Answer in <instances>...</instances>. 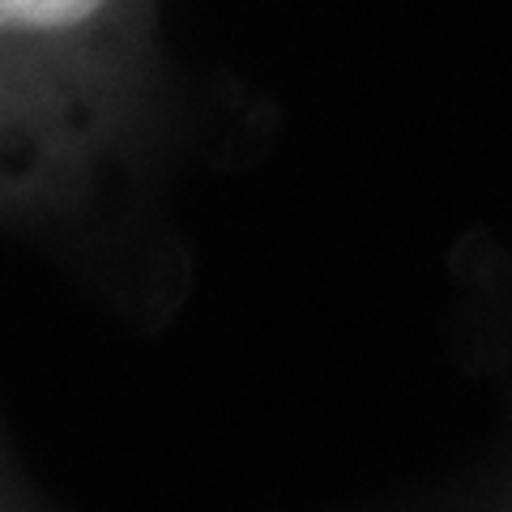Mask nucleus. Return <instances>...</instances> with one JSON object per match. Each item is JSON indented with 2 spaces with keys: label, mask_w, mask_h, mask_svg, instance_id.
<instances>
[{
  "label": "nucleus",
  "mask_w": 512,
  "mask_h": 512,
  "mask_svg": "<svg viewBox=\"0 0 512 512\" xmlns=\"http://www.w3.org/2000/svg\"><path fill=\"white\" fill-rule=\"evenodd\" d=\"M9 39H18V35H9V30H0V43H9Z\"/></svg>",
  "instance_id": "2"
},
{
  "label": "nucleus",
  "mask_w": 512,
  "mask_h": 512,
  "mask_svg": "<svg viewBox=\"0 0 512 512\" xmlns=\"http://www.w3.org/2000/svg\"><path fill=\"white\" fill-rule=\"evenodd\" d=\"M111 0H0V30L18 39H52L90 26Z\"/></svg>",
  "instance_id": "1"
}]
</instances>
